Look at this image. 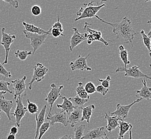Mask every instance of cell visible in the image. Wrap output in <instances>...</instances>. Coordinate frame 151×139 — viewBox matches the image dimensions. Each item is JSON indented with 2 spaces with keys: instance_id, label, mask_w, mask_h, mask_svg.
Segmentation results:
<instances>
[{
  "instance_id": "obj_1",
  "label": "cell",
  "mask_w": 151,
  "mask_h": 139,
  "mask_svg": "<svg viewBox=\"0 0 151 139\" xmlns=\"http://www.w3.org/2000/svg\"><path fill=\"white\" fill-rule=\"evenodd\" d=\"M95 17L103 23L106 24L112 27L113 32L115 34L116 39L121 40L124 44H130L132 47L133 40L134 37L138 34L132 26L131 20L127 17H124L119 23L108 22L96 15Z\"/></svg>"
},
{
  "instance_id": "obj_2",
  "label": "cell",
  "mask_w": 151,
  "mask_h": 139,
  "mask_svg": "<svg viewBox=\"0 0 151 139\" xmlns=\"http://www.w3.org/2000/svg\"><path fill=\"white\" fill-rule=\"evenodd\" d=\"M105 6L106 5L104 3L99 6H93L89 4L84 3L83 6H81L78 11L76 12V15L78 16V17L76 18L75 21H77L81 19L95 17L96 14L100 11V10Z\"/></svg>"
},
{
  "instance_id": "obj_3",
  "label": "cell",
  "mask_w": 151,
  "mask_h": 139,
  "mask_svg": "<svg viewBox=\"0 0 151 139\" xmlns=\"http://www.w3.org/2000/svg\"><path fill=\"white\" fill-rule=\"evenodd\" d=\"M90 25H91V24L88 23L87 22L85 23L84 29L87 33H84V35L87 39V44L90 45L92 44V42L94 41H98L103 43L106 46H108L109 45V44L107 41L105 40V39L102 37L101 31L91 29L90 27Z\"/></svg>"
},
{
  "instance_id": "obj_4",
  "label": "cell",
  "mask_w": 151,
  "mask_h": 139,
  "mask_svg": "<svg viewBox=\"0 0 151 139\" xmlns=\"http://www.w3.org/2000/svg\"><path fill=\"white\" fill-rule=\"evenodd\" d=\"M23 33L25 36V38L29 39L31 41L30 44L33 48V51L32 52V55L35 54L36 51L44 43L46 39L48 34H38L35 33H32L27 32L25 30L23 31Z\"/></svg>"
},
{
  "instance_id": "obj_5",
  "label": "cell",
  "mask_w": 151,
  "mask_h": 139,
  "mask_svg": "<svg viewBox=\"0 0 151 139\" xmlns=\"http://www.w3.org/2000/svg\"><path fill=\"white\" fill-rule=\"evenodd\" d=\"M139 66H132L129 68H125L124 67H119L115 70V72H125L124 76L125 77H130L134 79L143 78L151 79L149 77L144 73H142L139 70Z\"/></svg>"
},
{
  "instance_id": "obj_6",
  "label": "cell",
  "mask_w": 151,
  "mask_h": 139,
  "mask_svg": "<svg viewBox=\"0 0 151 139\" xmlns=\"http://www.w3.org/2000/svg\"><path fill=\"white\" fill-rule=\"evenodd\" d=\"M6 29L2 28L1 30L2 32V37H1V44L4 47L5 52H6V57L4 62L2 65L6 64L8 62V56L9 53L11 49V45L14 42L16 39V37L15 35H12L10 34H8L5 32Z\"/></svg>"
},
{
  "instance_id": "obj_7",
  "label": "cell",
  "mask_w": 151,
  "mask_h": 139,
  "mask_svg": "<svg viewBox=\"0 0 151 139\" xmlns=\"http://www.w3.org/2000/svg\"><path fill=\"white\" fill-rule=\"evenodd\" d=\"M141 100H142V99L141 98L138 99L134 101L132 103L128 105L117 104L116 110L113 112H110L109 111H108V114L111 116H116L119 118L121 120H123L124 119L128 117L129 112L131 107L134 105V104L139 102Z\"/></svg>"
},
{
  "instance_id": "obj_8",
  "label": "cell",
  "mask_w": 151,
  "mask_h": 139,
  "mask_svg": "<svg viewBox=\"0 0 151 139\" xmlns=\"http://www.w3.org/2000/svg\"><path fill=\"white\" fill-rule=\"evenodd\" d=\"M63 86H57L55 84L52 83L50 85V88L51 90L50 92L46 95V98L45 99V101H46L48 105H50V110L48 114H50L52 110V107L54 103L58 97H60L61 96V90L63 89Z\"/></svg>"
},
{
  "instance_id": "obj_9",
  "label": "cell",
  "mask_w": 151,
  "mask_h": 139,
  "mask_svg": "<svg viewBox=\"0 0 151 139\" xmlns=\"http://www.w3.org/2000/svg\"><path fill=\"white\" fill-rule=\"evenodd\" d=\"M23 96H20L15 100L16 107L15 109L14 112L12 113L13 116L15 117L16 125L18 128L20 127L21 120L27 111V107L24 105L22 101Z\"/></svg>"
},
{
  "instance_id": "obj_10",
  "label": "cell",
  "mask_w": 151,
  "mask_h": 139,
  "mask_svg": "<svg viewBox=\"0 0 151 139\" xmlns=\"http://www.w3.org/2000/svg\"><path fill=\"white\" fill-rule=\"evenodd\" d=\"M48 71V67H45L43 64L40 63H37L36 66L34 67V71L32 79L29 84V90H32V85L35 81L39 82L44 79Z\"/></svg>"
},
{
  "instance_id": "obj_11",
  "label": "cell",
  "mask_w": 151,
  "mask_h": 139,
  "mask_svg": "<svg viewBox=\"0 0 151 139\" xmlns=\"http://www.w3.org/2000/svg\"><path fill=\"white\" fill-rule=\"evenodd\" d=\"M47 119L48 120L50 126H53L56 123H60L64 127H67L69 125L68 120V115L65 112L61 111L59 112H55L54 115L48 114Z\"/></svg>"
},
{
  "instance_id": "obj_12",
  "label": "cell",
  "mask_w": 151,
  "mask_h": 139,
  "mask_svg": "<svg viewBox=\"0 0 151 139\" xmlns=\"http://www.w3.org/2000/svg\"><path fill=\"white\" fill-rule=\"evenodd\" d=\"M90 56V54H88L87 56H83L81 55H79L78 58L75 61H72L70 62L69 66L72 71H75L76 70H78L81 71H84L86 70L88 71H90L92 69L88 67L87 64V58Z\"/></svg>"
},
{
  "instance_id": "obj_13",
  "label": "cell",
  "mask_w": 151,
  "mask_h": 139,
  "mask_svg": "<svg viewBox=\"0 0 151 139\" xmlns=\"http://www.w3.org/2000/svg\"><path fill=\"white\" fill-rule=\"evenodd\" d=\"M26 77L25 75L22 78L17 79L15 80H12L13 89L14 90V99L15 100L20 96L24 95V93L26 91Z\"/></svg>"
},
{
  "instance_id": "obj_14",
  "label": "cell",
  "mask_w": 151,
  "mask_h": 139,
  "mask_svg": "<svg viewBox=\"0 0 151 139\" xmlns=\"http://www.w3.org/2000/svg\"><path fill=\"white\" fill-rule=\"evenodd\" d=\"M73 33L70 39V44L69 48L71 51H73V49L78 46L79 44H81V42H84L87 39L85 37L84 34H81L79 32L78 29L76 27H73Z\"/></svg>"
},
{
  "instance_id": "obj_15",
  "label": "cell",
  "mask_w": 151,
  "mask_h": 139,
  "mask_svg": "<svg viewBox=\"0 0 151 139\" xmlns=\"http://www.w3.org/2000/svg\"><path fill=\"white\" fill-rule=\"evenodd\" d=\"M83 107H75L73 111L68 115L69 124L71 127L73 128L76 125L81 122Z\"/></svg>"
},
{
  "instance_id": "obj_16",
  "label": "cell",
  "mask_w": 151,
  "mask_h": 139,
  "mask_svg": "<svg viewBox=\"0 0 151 139\" xmlns=\"http://www.w3.org/2000/svg\"><path fill=\"white\" fill-rule=\"evenodd\" d=\"M105 135L106 133L104 127L94 128L84 134L81 139H99Z\"/></svg>"
},
{
  "instance_id": "obj_17",
  "label": "cell",
  "mask_w": 151,
  "mask_h": 139,
  "mask_svg": "<svg viewBox=\"0 0 151 139\" xmlns=\"http://www.w3.org/2000/svg\"><path fill=\"white\" fill-rule=\"evenodd\" d=\"M13 107V102L12 100H8L3 96L0 98V113L3 111L6 113L10 121L12 120L11 118V110Z\"/></svg>"
},
{
  "instance_id": "obj_18",
  "label": "cell",
  "mask_w": 151,
  "mask_h": 139,
  "mask_svg": "<svg viewBox=\"0 0 151 139\" xmlns=\"http://www.w3.org/2000/svg\"><path fill=\"white\" fill-rule=\"evenodd\" d=\"M47 107L46 105H45L44 107L42 108L39 114H37L35 115V119L36 121V129H35V139H37L38 135H39V132L40 128L41 125L43 124L45 121V115L46 112Z\"/></svg>"
},
{
  "instance_id": "obj_19",
  "label": "cell",
  "mask_w": 151,
  "mask_h": 139,
  "mask_svg": "<svg viewBox=\"0 0 151 139\" xmlns=\"http://www.w3.org/2000/svg\"><path fill=\"white\" fill-rule=\"evenodd\" d=\"M104 118L107 121V125L106 126L107 130L111 133V132L114 130L116 128L119 126V121L121 120L116 116H111L108 114L105 113Z\"/></svg>"
},
{
  "instance_id": "obj_20",
  "label": "cell",
  "mask_w": 151,
  "mask_h": 139,
  "mask_svg": "<svg viewBox=\"0 0 151 139\" xmlns=\"http://www.w3.org/2000/svg\"><path fill=\"white\" fill-rule=\"evenodd\" d=\"M60 97L61 99H63V101L62 104H56V107H58L60 109H61L62 111L65 112L68 115L75 109V107L71 103V102L65 96H60Z\"/></svg>"
},
{
  "instance_id": "obj_21",
  "label": "cell",
  "mask_w": 151,
  "mask_h": 139,
  "mask_svg": "<svg viewBox=\"0 0 151 139\" xmlns=\"http://www.w3.org/2000/svg\"><path fill=\"white\" fill-rule=\"evenodd\" d=\"M142 87L140 90L137 91V94L139 96L141 99L146 100H150L151 99V88L146 85V79L142 80Z\"/></svg>"
},
{
  "instance_id": "obj_22",
  "label": "cell",
  "mask_w": 151,
  "mask_h": 139,
  "mask_svg": "<svg viewBox=\"0 0 151 139\" xmlns=\"http://www.w3.org/2000/svg\"><path fill=\"white\" fill-rule=\"evenodd\" d=\"M22 24L23 25V26H24V27L25 29V31H26L27 32L32 33H35V34H47L51 35L50 29H49V31H46L44 29H41L40 27L35 26L33 24L27 23L25 21H23L22 23Z\"/></svg>"
},
{
  "instance_id": "obj_23",
  "label": "cell",
  "mask_w": 151,
  "mask_h": 139,
  "mask_svg": "<svg viewBox=\"0 0 151 139\" xmlns=\"http://www.w3.org/2000/svg\"><path fill=\"white\" fill-rule=\"evenodd\" d=\"M119 128V134L117 139H123L125 134L132 130V125L130 123L124 122V120H120Z\"/></svg>"
},
{
  "instance_id": "obj_24",
  "label": "cell",
  "mask_w": 151,
  "mask_h": 139,
  "mask_svg": "<svg viewBox=\"0 0 151 139\" xmlns=\"http://www.w3.org/2000/svg\"><path fill=\"white\" fill-rule=\"evenodd\" d=\"M95 109V106L94 104H91L87 105L86 107H83L82 109V117L81 122L86 120L88 124L90 123L91 116L92 115L93 111Z\"/></svg>"
},
{
  "instance_id": "obj_25",
  "label": "cell",
  "mask_w": 151,
  "mask_h": 139,
  "mask_svg": "<svg viewBox=\"0 0 151 139\" xmlns=\"http://www.w3.org/2000/svg\"><path fill=\"white\" fill-rule=\"evenodd\" d=\"M119 54L120 58L124 64V67L127 68V65L130 64V61L129 60V58H128V50L125 49L123 45H120L119 47Z\"/></svg>"
},
{
  "instance_id": "obj_26",
  "label": "cell",
  "mask_w": 151,
  "mask_h": 139,
  "mask_svg": "<svg viewBox=\"0 0 151 139\" xmlns=\"http://www.w3.org/2000/svg\"><path fill=\"white\" fill-rule=\"evenodd\" d=\"M140 34L142 36V41H143V43L144 44L146 48H147V49L148 50V53L150 57H151V30H150L148 34L146 35L145 33V32L144 30H142L140 31Z\"/></svg>"
},
{
  "instance_id": "obj_27",
  "label": "cell",
  "mask_w": 151,
  "mask_h": 139,
  "mask_svg": "<svg viewBox=\"0 0 151 139\" xmlns=\"http://www.w3.org/2000/svg\"><path fill=\"white\" fill-rule=\"evenodd\" d=\"M75 90L77 93V95L79 97L83 99H90V95H88L86 92L84 86L81 82H79L78 85L76 88Z\"/></svg>"
},
{
  "instance_id": "obj_28",
  "label": "cell",
  "mask_w": 151,
  "mask_h": 139,
  "mask_svg": "<svg viewBox=\"0 0 151 139\" xmlns=\"http://www.w3.org/2000/svg\"><path fill=\"white\" fill-rule=\"evenodd\" d=\"M68 99L71 102L75 107H83V106L89 101V99H81L78 95L73 97H69Z\"/></svg>"
},
{
  "instance_id": "obj_29",
  "label": "cell",
  "mask_w": 151,
  "mask_h": 139,
  "mask_svg": "<svg viewBox=\"0 0 151 139\" xmlns=\"http://www.w3.org/2000/svg\"><path fill=\"white\" fill-rule=\"evenodd\" d=\"M32 55V52L27 51V50H17L15 52V56L19 58L20 61H24L26 60L29 56Z\"/></svg>"
},
{
  "instance_id": "obj_30",
  "label": "cell",
  "mask_w": 151,
  "mask_h": 139,
  "mask_svg": "<svg viewBox=\"0 0 151 139\" xmlns=\"http://www.w3.org/2000/svg\"><path fill=\"white\" fill-rule=\"evenodd\" d=\"M85 125L81 124L74 128V134L75 138L74 139H81L84 135V133Z\"/></svg>"
},
{
  "instance_id": "obj_31",
  "label": "cell",
  "mask_w": 151,
  "mask_h": 139,
  "mask_svg": "<svg viewBox=\"0 0 151 139\" xmlns=\"http://www.w3.org/2000/svg\"><path fill=\"white\" fill-rule=\"evenodd\" d=\"M27 110L29 112V113L32 115L37 113L39 110L38 105L35 103L30 102L29 99L27 100Z\"/></svg>"
},
{
  "instance_id": "obj_32",
  "label": "cell",
  "mask_w": 151,
  "mask_h": 139,
  "mask_svg": "<svg viewBox=\"0 0 151 139\" xmlns=\"http://www.w3.org/2000/svg\"><path fill=\"white\" fill-rule=\"evenodd\" d=\"M50 127V125L49 122L44 123V124L41 125L40 128L39 130V135H38L37 139H41L44 134L46 133L47 132V130H49Z\"/></svg>"
},
{
  "instance_id": "obj_33",
  "label": "cell",
  "mask_w": 151,
  "mask_h": 139,
  "mask_svg": "<svg viewBox=\"0 0 151 139\" xmlns=\"http://www.w3.org/2000/svg\"><path fill=\"white\" fill-rule=\"evenodd\" d=\"M10 85V83L8 81L4 80H0V91L1 92H6L10 94H12V90L9 89V87Z\"/></svg>"
},
{
  "instance_id": "obj_34",
  "label": "cell",
  "mask_w": 151,
  "mask_h": 139,
  "mask_svg": "<svg viewBox=\"0 0 151 139\" xmlns=\"http://www.w3.org/2000/svg\"><path fill=\"white\" fill-rule=\"evenodd\" d=\"M84 88L88 95L94 94L96 92V87L92 82H88L85 85Z\"/></svg>"
},
{
  "instance_id": "obj_35",
  "label": "cell",
  "mask_w": 151,
  "mask_h": 139,
  "mask_svg": "<svg viewBox=\"0 0 151 139\" xmlns=\"http://www.w3.org/2000/svg\"><path fill=\"white\" fill-rule=\"evenodd\" d=\"M51 33V35H52L54 38H58L61 36H65L63 34V32H64V31H62L61 29H56V28H50V29Z\"/></svg>"
},
{
  "instance_id": "obj_36",
  "label": "cell",
  "mask_w": 151,
  "mask_h": 139,
  "mask_svg": "<svg viewBox=\"0 0 151 139\" xmlns=\"http://www.w3.org/2000/svg\"><path fill=\"white\" fill-rule=\"evenodd\" d=\"M0 75H3L5 78H12V73L9 72L5 69V67H3V65L0 63Z\"/></svg>"
},
{
  "instance_id": "obj_37",
  "label": "cell",
  "mask_w": 151,
  "mask_h": 139,
  "mask_svg": "<svg viewBox=\"0 0 151 139\" xmlns=\"http://www.w3.org/2000/svg\"><path fill=\"white\" fill-rule=\"evenodd\" d=\"M31 11L32 15L35 16H38L39 15H40L42 12V9L40 6L35 5L32 6V8L31 9Z\"/></svg>"
},
{
  "instance_id": "obj_38",
  "label": "cell",
  "mask_w": 151,
  "mask_h": 139,
  "mask_svg": "<svg viewBox=\"0 0 151 139\" xmlns=\"http://www.w3.org/2000/svg\"><path fill=\"white\" fill-rule=\"evenodd\" d=\"M111 80V77L109 75L107 76L106 77V78L105 79H99V81H100L101 83V85L102 86L105 87V88H109L110 87V81Z\"/></svg>"
},
{
  "instance_id": "obj_39",
  "label": "cell",
  "mask_w": 151,
  "mask_h": 139,
  "mask_svg": "<svg viewBox=\"0 0 151 139\" xmlns=\"http://www.w3.org/2000/svg\"><path fill=\"white\" fill-rule=\"evenodd\" d=\"M108 91H109V88H105L102 85H98L97 87H96V92L101 94L102 95L104 96L107 94Z\"/></svg>"
},
{
  "instance_id": "obj_40",
  "label": "cell",
  "mask_w": 151,
  "mask_h": 139,
  "mask_svg": "<svg viewBox=\"0 0 151 139\" xmlns=\"http://www.w3.org/2000/svg\"><path fill=\"white\" fill-rule=\"evenodd\" d=\"M60 19H61V18H60L59 16H58V20H57V21L51 27L52 28H56V29H61L62 31H64L63 29L62 24L60 22Z\"/></svg>"
},
{
  "instance_id": "obj_41",
  "label": "cell",
  "mask_w": 151,
  "mask_h": 139,
  "mask_svg": "<svg viewBox=\"0 0 151 139\" xmlns=\"http://www.w3.org/2000/svg\"><path fill=\"white\" fill-rule=\"evenodd\" d=\"M6 3H8L10 6L14 7L15 8H18L19 6V3L16 0H2Z\"/></svg>"
},
{
  "instance_id": "obj_42",
  "label": "cell",
  "mask_w": 151,
  "mask_h": 139,
  "mask_svg": "<svg viewBox=\"0 0 151 139\" xmlns=\"http://www.w3.org/2000/svg\"><path fill=\"white\" fill-rule=\"evenodd\" d=\"M107 0H91L90 3H88L91 5H93L94 4H96V6H99L102 4V3L104 2H106Z\"/></svg>"
},
{
  "instance_id": "obj_43",
  "label": "cell",
  "mask_w": 151,
  "mask_h": 139,
  "mask_svg": "<svg viewBox=\"0 0 151 139\" xmlns=\"http://www.w3.org/2000/svg\"><path fill=\"white\" fill-rule=\"evenodd\" d=\"M18 128L16 126H12L9 131V134H13V135H16L18 133Z\"/></svg>"
},
{
  "instance_id": "obj_44",
  "label": "cell",
  "mask_w": 151,
  "mask_h": 139,
  "mask_svg": "<svg viewBox=\"0 0 151 139\" xmlns=\"http://www.w3.org/2000/svg\"><path fill=\"white\" fill-rule=\"evenodd\" d=\"M58 139H73V138H71L70 136H69L68 135H67V134H65V135H64L63 136H62L60 138H59Z\"/></svg>"
},
{
  "instance_id": "obj_45",
  "label": "cell",
  "mask_w": 151,
  "mask_h": 139,
  "mask_svg": "<svg viewBox=\"0 0 151 139\" xmlns=\"http://www.w3.org/2000/svg\"><path fill=\"white\" fill-rule=\"evenodd\" d=\"M6 139H16V136L13 134H9L6 137Z\"/></svg>"
},
{
  "instance_id": "obj_46",
  "label": "cell",
  "mask_w": 151,
  "mask_h": 139,
  "mask_svg": "<svg viewBox=\"0 0 151 139\" xmlns=\"http://www.w3.org/2000/svg\"><path fill=\"white\" fill-rule=\"evenodd\" d=\"M99 139H109V138L108 137L107 134H106V135H105L102 136L100 138H99Z\"/></svg>"
},
{
  "instance_id": "obj_47",
  "label": "cell",
  "mask_w": 151,
  "mask_h": 139,
  "mask_svg": "<svg viewBox=\"0 0 151 139\" xmlns=\"http://www.w3.org/2000/svg\"><path fill=\"white\" fill-rule=\"evenodd\" d=\"M6 93V92H1L0 91V98L3 97V95L5 94Z\"/></svg>"
},
{
  "instance_id": "obj_48",
  "label": "cell",
  "mask_w": 151,
  "mask_h": 139,
  "mask_svg": "<svg viewBox=\"0 0 151 139\" xmlns=\"http://www.w3.org/2000/svg\"><path fill=\"white\" fill-rule=\"evenodd\" d=\"M129 139H132V132L131 130H129Z\"/></svg>"
},
{
  "instance_id": "obj_49",
  "label": "cell",
  "mask_w": 151,
  "mask_h": 139,
  "mask_svg": "<svg viewBox=\"0 0 151 139\" xmlns=\"http://www.w3.org/2000/svg\"><path fill=\"white\" fill-rule=\"evenodd\" d=\"M151 1V0H145V1L146 2H149V1Z\"/></svg>"
},
{
  "instance_id": "obj_50",
  "label": "cell",
  "mask_w": 151,
  "mask_h": 139,
  "mask_svg": "<svg viewBox=\"0 0 151 139\" xmlns=\"http://www.w3.org/2000/svg\"><path fill=\"white\" fill-rule=\"evenodd\" d=\"M0 120H1V115H0Z\"/></svg>"
}]
</instances>
